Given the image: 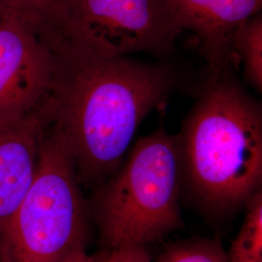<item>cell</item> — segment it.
I'll return each mask as SVG.
<instances>
[{
  "mask_svg": "<svg viewBox=\"0 0 262 262\" xmlns=\"http://www.w3.org/2000/svg\"><path fill=\"white\" fill-rule=\"evenodd\" d=\"M232 54L236 63L242 62L244 74L253 88L262 91V15L245 21L235 32Z\"/></svg>",
  "mask_w": 262,
  "mask_h": 262,
  "instance_id": "30bf717a",
  "label": "cell"
},
{
  "mask_svg": "<svg viewBox=\"0 0 262 262\" xmlns=\"http://www.w3.org/2000/svg\"><path fill=\"white\" fill-rule=\"evenodd\" d=\"M34 28L53 61L40 105L66 138L81 186L94 190L121 165L147 116L165 108L181 74L167 59L104 56L58 17Z\"/></svg>",
  "mask_w": 262,
  "mask_h": 262,
  "instance_id": "6da1fadb",
  "label": "cell"
},
{
  "mask_svg": "<svg viewBox=\"0 0 262 262\" xmlns=\"http://www.w3.org/2000/svg\"><path fill=\"white\" fill-rule=\"evenodd\" d=\"M157 262H228L220 242L209 239H189L167 246Z\"/></svg>",
  "mask_w": 262,
  "mask_h": 262,
  "instance_id": "8fae6325",
  "label": "cell"
},
{
  "mask_svg": "<svg viewBox=\"0 0 262 262\" xmlns=\"http://www.w3.org/2000/svg\"><path fill=\"white\" fill-rule=\"evenodd\" d=\"M58 18L104 56L167 59L183 30L163 0H64Z\"/></svg>",
  "mask_w": 262,
  "mask_h": 262,
  "instance_id": "5b68a950",
  "label": "cell"
},
{
  "mask_svg": "<svg viewBox=\"0 0 262 262\" xmlns=\"http://www.w3.org/2000/svg\"><path fill=\"white\" fill-rule=\"evenodd\" d=\"M4 15H6V14H5V13H4V12H2V11H0V20H1V19H2V18H3V16H4Z\"/></svg>",
  "mask_w": 262,
  "mask_h": 262,
  "instance_id": "9a60e30c",
  "label": "cell"
},
{
  "mask_svg": "<svg viewBox=\"0 0 262 262\" xmlns=\"http://www.w3.org/2000/svg\"><path fill=\"white\" fill-rule=\"evenodd\" d=\"M181 29L197 39L209 74L233 72L235 32L245 21L261 13L262 0H163Z\"/></svg>",
  "mask_w": 262,
  "mask_h": 262,
  "instance_id": "52a82bcc",
  "label": "cell"
},
{
  "mask_svg": "<svg viewBox=\"0 0 262 262\" xmlns=\"http://www.w3.org/2000/svg\"><path fill=\"white\" fill-rule=\"evenodd\" d=\"M100 259H101L100 253L96 254H89L86 253V251H82L69 256L62 262H100Z\"/></svg>",
  "mask_w": 262,
  "mask_h": 262,
  "instance_id": "5bb4252c",
  "label": "cell"
},
{
  "mask_svg": "<svg viewBox=\"0 0 262 262\" xmlns=\"http://www.w3.org/2000/svg\"><path fill=\"white\" fill-rule=\"evenodd\" d=\"M177 138L182 185L204 211L228 214L261 189V103L233 72L209 74Z\"/></svg>",
  "mask_w": 262,
  "mask_h": 262,
  "instance_id": "7a4b0ae2",
  "label": "cell"
},
{
  "mask_svg": "<svg viewBox=\"0 0 262 262\" xmlns=\"http://www.w3.org/2000/svg\"><path fill=\"white\" fill-rule=\"evenodd\" d=\"M64 0H0V11L35 24L57 17Z\"/></svg>",
  "mask_w": 262,
  "mask_h": 262,
  "instance_id": "7c38bea8",
  "label": "cell"
},
{
  "mask_svg": "<svg viewBox=\"0 0 262 262\" xmlns=\"http://www.w3.org/2000/svg\"><path fill=\"white\" fill-rule=\"evenodd\" d=\"M177 134L160 125L139 138L86 200L104 250L149 247L183 227Z\"/></svg>",
  "mask_w": 262,
  "mask_h": 262,
  "instance_id": "3957f363",
  "label": "cell"
},
{
  "mask_svg": "<svg viewBox=\"0 0 262 262\" xmlns=\"http://www.w3.org/2000/svg\"><path fill=\"white\" fill-rule=\"evenodd\" d=\"M100 262H151L149 247L127 246L103 250Z\"/></svg>",
  "mask_w": 262,
  "mask_h": 262,
  "instance_id": "4fadbf2b",
  "label": "cell"
},
{
  "mask_svg": "<svg viewBox=\"0 0 262 262\" xmlns=\"http://www.w3.org/2000/svg\"><path fill=\"white\" fill-rule=\"evenodd\" d=\"M53 61L34 25L6 14L0 20V123L32 112L46 96Z\"/></svg>",
  "mask_w": 262,
  "mask_h": 262,
  "instance_id": "8992f818",
  "label": "cell"
},
{
  "mask_svg": "<svg viewBox=\"0 0 262 262\" xmlns=\"http://www.w3.org/2000/svg\"><path fill=\"white\" fill-rule=\"evenodd\" d=\"M242 225L229 249L228 262H262V189L245 205Z\"/></svg>",
  "mask_w": 262,
  "mask_h": 262,
  "instance_id": "9c48e42d",
  "label": "cell"
},
{
  "mask_svg": "<svg viewBox=\"0 0 262 262\" xmlns=\"http://www.w3.org/2000/svg\"><path fill=\"white\" fill-rule=\"evenodd\" d=\"M49 125L40 104L23 118L0 123V238L33 182Z\"/></svg>",
  "mask_w": 262,
  "mask_h": 262,
  "instance_id": "ba28073f",
  "label": "cell"
},
{
  "mask_svg": "<svg viewBox=\"0 0 262 262\" xmlns=\"http://www.w3.org/2000/svg\"><path fill=\"white\" fill-rule=\"evenodd\" d=\"M66 138L49 125L33 182L0 238V262H62L86 251L91 217Z\"/></svg>",
  "mask_w": 262,
  "mask_h": 262,
  "instance_id": "277c9868",
  "label": "cell"
}]
</instances>
